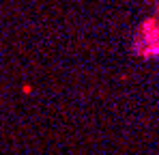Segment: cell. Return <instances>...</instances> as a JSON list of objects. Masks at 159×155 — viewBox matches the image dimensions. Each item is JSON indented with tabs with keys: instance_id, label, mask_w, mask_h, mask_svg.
Returning <instances> with one entry per match:
<instances>
[{
	"instance_id": "1",
	"label": "cell",
	"mask_w": 159,
	"mask_h": 155,
	"mask_svg": "<svg viewBox=\"0 0 159 155\" xmlns=\"http://www.w3.org/2000/svg\"><path fill=\"white\" fill-rule=\"evenodd\" d=\"M157 22H159V11H157Z\"/></svg>"
}]
</instances>
